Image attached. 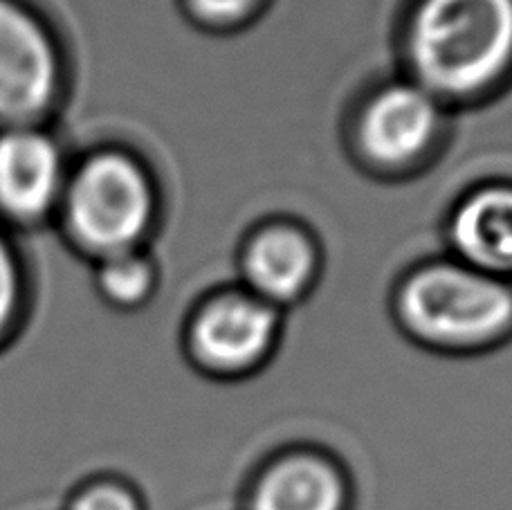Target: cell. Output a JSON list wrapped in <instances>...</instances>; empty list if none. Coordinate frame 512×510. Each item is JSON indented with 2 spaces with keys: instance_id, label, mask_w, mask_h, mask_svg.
<instances>
[{
  "instance_id": "cell-6",
  "label": "cell",
  "mask_w": 512,
  "mask_h": 510,
  "mask_svg": "<svg viewBox=\"0 0 512 510\" xmlns=\"http://www.w3.org/2000/svg\"><path fill=\"white\" fill-rule=\"evenodd\" d=\"M241 510H353V484L331 452L292 445L256 468Z\"/></svg>"
},
{
  "instance_id": "cell-1",
  "label": "cell",
  "mask_w": 512,
  "mask_h": 510,
  "mask_svg": "<svg viewBox=\"0 0 512 510\" xmlns=\"http://www.w3.org/2000/svg\"><path fill=\"white\" fill-rule=\"evenodd\" d=\"M391 317L429 353L470 358L512 340V284L468 263H432L402 279Z\"/></svg>"
},
{
  "instance_id": "cell-5",
  "label": "cell",
  "mask_w": 512,
  "mask_h": 510,
  "mask_svg": "<svg viewBox=\"0 0 512 510\" xmlns=\"http://www.w3.org/2000/svg\"><path fill=\"white\" fill-rule=\"evenodd\" d=\"M61 54L30 7L0 0V124H36L57 102Z\"/></svg>"
},
{
  "instance_id": "cell-8",
  "label": "cell",
  "mask_w": 512,
  "mask_h": 510,
  "mask_svg": "<svg viewBox=\"0 0 512 510\" xmlns=\"http://www.w3.org/2000/svg\"><path fill=\"white\" fill-rule=\"evenodd\" d=\"M438 126L436 99L425 86L393 84L362 115V147L373 160L400 165L420 156Z\"/></svg>"
},
{
  "instance_id": "cell-4",
  "label": "cell",
  "mask_w": 512,
  "mask_h": 510,
  "mask_svg": "<svg viewBox=\"0 0 512 510\" xmlns=\"http://www.w3.org/2000/svg\"><path fill=\"white\" fill-rule=\"evenodd\" d=\"M283 315L248 290H221L191 308L182 346L189 362L209 378H250L277 353Z\"/></svg>"
},
{
  "instance_id": "cell-11",
  "label": "cell",
  "mask_w": 512,
  "mask_h": 510,
  "mask_svg": "<svg viewBox=\"0 0 512 510\" xmlns=\"http://www.w3.org/2000/svg\"><path fill=\"white\" fill-rule=\"evenodd\" d=\"M158 288V272L137 250H126L97 259L95 290L120 313H135L151 302Z\"/></svg>"
},
{
  "instance_id": "cell-7",
  "label": "cell",
  "mask_w": 512,
  "mask_h": 510,
  "mask_svg": "<svg viewBox=\"0 0 512 510\" xmlns=\"http://www.w3.org/2000/svg\"><path fill=\"white\" fill-rule=\"evenodd\" d=\"M66 178L59 144L36 124L0 131V214L5 218L41 221L59 207Z\"/></svg>"
},
{
  "instance_id": "cell-2",
  "label": "cell",
  "mask_w": 512,
  "mask_h": 510,
  "mask_svg": "<svg viewBox=\"0 0 512 510\" xmlns=\"http://www.w3.org/2000/svg\"><path fill=\"white\" fill-rule=\"evenodd\" d=\"M411 57L432 93L468 95L512 59V0H423L411 25Z\"/></svg>"
},
{
  "instance_id": "cell-9",
  "label": "cell",
  "mask_w": 512,
  "mask_h": 510,
  "mask_svg": "<svg viewBox=\"0 0 512 510\" xmlns=\"http://www.w3.org/2000/svg\"><path fill=\"white\" fill-rule=\"evenodd\" d=\"M243 290L281 313L304 302L317 275V252L308 236L292 227L256 234L243 254Z\"/></svg>"
},
{
  "instance_id": "cell-10",
  "label": "cell",
  "mask_w": 512,
  "mask_h": 510,
  "mask_svg": "<svg viewBox=\"0 0 512 510\" xmlns=\"http://www.w3.org/2000/svg\"><path fill=\"white\" fill-rule=\"evenodd\" d=\"M452 241L468 266L506 279L512 275V189L492 187L456 209Z\"/></svg>"
},
{
  "instance_id": "cell-13",
  "label": "cell",
  "mask_w": 512,
  "mask_h": 510,
  "mask_svg": "<svg viewBox=\"0 0 512 510\" xmlns=\"http://www.w3.org/2000/svg\"><path fill=\"white\" fill-rule=\"evenodd\" d=\"M23 299V275L14 248L0 234V338L16 322Z\"/></svg>"
},
{
  "instance_id": "cell-14",
  "label": "cell",
  "mask_w": 512,
  "mask_h": 510,
  "mask_svg": "<svg viewBox=\"0 0 512 510\" xmlns=\"http://www.w3.org/2000/svg\"><path fill=\"white\" fill-rule=\"evenodd\" d=\"M256 0H191V7L207 21H236L250 12Z\"/></svg>"
},
{
  "instance_id": "cell-3",
  "label": "cell",
  "mask_w": 512,
  "mask_h": 510,
  "mask_svg": "<svg viewBox=\"0 0 512 510\" xmlns=\"http://www.w3.org/2000/svg\"><path fill=\"white\" fill-rule=\"evenodd\" d=\"M59 209L70 239L93 257L137 250L155 214L153 182L128 153L95 151L68 173Z\"/></svg>"
},
{
  "instance_id": "cell-12",
  "label": "cell",
  "mask_w": 512,
  "mask_h": 510,
  "mask_svg": "<svg viewBox=\"0 0 512 510\" xmlns=\"http://www.w3.org/2000/svg\"><path fill=\"white\" fill-rule=\"evenodd\" d=\"M68 510H146V502L131 481L102 475L77 490Z\"/></svg>"
}]
</instances>
